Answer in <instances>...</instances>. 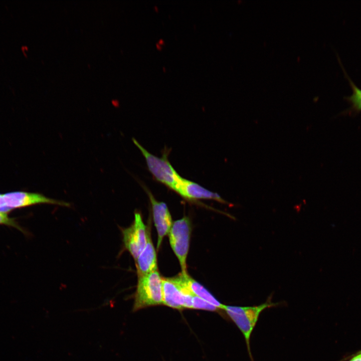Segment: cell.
I'll return each mask as SVG.
<instances>
[{"mask_svg": "<svg viewBox=\"0 0 361 361\" xmlns=\"http://www.w3.org/2000/svg\"><path fill=\"white\" fill-rule=\"evenodd\" d=\"M280 303L271 302L269 296L265 302L257 306H238L224 305L223 309L243 334L251 361H254L250 348V337L261 313L266 308L275 307Z\"/></svg>", "mask_w": 361, "mask_h": 361, "instance_id": "6da1fadb", "label": "cell"}, {"mask_svg": "<svg viewBox=\"0 0 361 361\" xmlns=\"http://www.w3.org/2000/svg\"><path fill=\"white\" fill-rule=\"evenodd\" d=\"M162 278L157 270L138 276L133 311L162 304Z\"/></svg>", "mask_w": 361, "mask_h": 361, "instance_id": "7a4b0ae2", "label": "cell"}, {"mask_svg": "<svg viewBox=\"0 0 361 361\" xmlns=\"http://www.w3.org/2000/svg\"><path fill=\"white\" fill-rule=\"evenodd\" d=\"M132 140L145 157L148 168L153 176L174 191L182 177L173 168L167 155L164 153L161 157L156 156L146 150L136 139L133 138Z\"/></svg>", "mask_w": 361, "mask_h": 361, "instance_id": "3957f363", "label": "cell"}, {"mask_svg": "<svg viewBox=\"0 0 361 361\" xmlns=\"http://www.w3.org/2000/svg\"><path fill=\"white\" fill-rule=\"evenodd\" d=\"M191 232V221L188 217H184L173 222L168 234L170 246L177 258L182 273H188L187 258Z\"/></svg>", "mask_w": 361, "mask_h": 361, "instance_id": "277c9868", "label": "cell"}, {"mask_svg": "<svg viewBox=\"0 0 361 361\" xmlns=\"http://www.w3.org/2000/svg\"><path fill=\"white\" fill-rule=\"evenodd\" d=\"M122 233L125 248L136 261L147 241V229L140 213H134L132 224L129 227L123 229Z\"/></svg>", "mask_w": 361, "mask_h": 361, "instance_id": "5b68a950", "label": "cell"}, {"mask_svg": "<svg viewBox=\"0 0 361 361\" xmlns=\"http://www.w3.org/2000/svg\"><path fill=\"white\" fill-rule=\"evenodd\" d=\"M6 206L9 210L20 209L39 204H52L63 207H70L68 202L48 198L39 193L16 191L2 194Z\"/></svg>", "mask_w": 361, "mask_h": 361, "instance_id": "8992f818", "label": "cell"}, {"mask_svg": "<svg viewBox=\"0 0 361 361\" xmlns=\"http://www.w3.org/2000/svg\"><path fill=\"white\" fill-rule=\"evenodd\" d=\"M145 190L151 203L153 221L157 233V249L158 250L164 237L168 234L173 222L166 204L156 201L147 188Z\"/></svg>", "mask_w": 361, "mask_h": 361, "instance_id": "52a82bcc", "label": "cell"}, {"mask_svg": "<svg viewBox=\"0 0 361 361\" xmlns=\"http://www.w3.org/2000/svg\"><path fill=\"white\" fill-rule=\"evenodd\" d=\"M162 304L174 309L185 308L186 298L192 294L184 289L176 277L162 278Z\"/></svg>", "mask_w": 361, "mask_h": 361, "instance_id": "ba28073f", "label": "cell"}, {"mask_svg": "<svg viewBox=\"0 0 361 361\" xmlns=\"http://www.w3.org/2000/svg\"><path fill=\"white\" fill-rule=\"evenodd\" d=\"M174 191L189 201L211 199L221 203L228 204L217 193L211 192L200 185L183 177Z\"/></svg>", "mask_w": 361, "mask_h": 361, "instance_id": "9c48e42d", "label": "cell"}, {"mask_svg": "<svg viewBox=\"0 0 361 361\" xmlns=\"http://www.w3.org/2000/svg\"><path fill=\"white\" fill-rule=\"evenodd\" d=\"M135 264L138 276L157 270L156 252L151 241L149 229H147L146 245L136 260Z\"/></svg>", "mask_w": 361, "mask_h": 361, "instance_id": "30bf717a", "label": "cell"}, {"mask_svg": "<svg viewBox=\"0 0 361 361\" xmlns=\"http://www.w3.org/2000/svg\"><path fill=\"white\" fill-rule=\"evenodd\" d=\"M180 282L194 295L198 296L218 307L223 309L224 304L220 303L205 287L192 278L188 273L181 272L176 276Z\"/></svg>", "mask_w": 361, "mask_h": 361, "instance_id": "8fae6325", "label": "cell"}, {"mask_svg": "<svg viewBox=\"0 0 361 361\" xmlns=\"http://www.w3.org/2000/svg\"><path fill=\"white\" fill-rule=\"evenodd\" d=\"M338 59L344 72V74L348 80L352 89L351 94L349 96L344 97V99L350 104V107L343 113L350 115L356 114L361 112V89L352 81L345 71L338 57Z\"/></svg>", "mask_w": 361, "mask_h": 361, "instance_id": "7c38bea8", "label": "cell"}, {"mask_svg": "<svg viewBox=\"0 0 361 361\" xmlns=\"http://www.w3.org/2000/svg\"><path fill=\"white\" fill-rule=\"evenodd\" d=\"M192 309H204L210 311H216L219 309L211 303L194 295L192 297Z\"/></svg>", "mask_w": 361, "mask_h": 361, "instance_id": "4fadbf2b", "label": "cell"}, {"mask_svg": "<svg viewBox=\"0 0 361 361\" xmlns=\"http://www.w3.org/2000/svg\"><path fill=\"white\" fill-rule=\"evenodd\" d=\"M0 225H6L15 228L21 232L25 233V231L16 221L15 218L10 217L8 214L0 213Z\"/></svg>", "mask_w": 361, "mask_h": 361, "instance_id": "5bb4252c", "label": "cell"}, {"mask_svg": "<svg viewBox=\"0 0 361 361\" xmlns=\"http://www.w3.org/2000/svg\"><path fill=\"white\" fill-rule=\"evenodd\" d=\"M349 361H361V352H358L356 354V355L352 357Z\"/></svg>", "mask_w": 361, "mask_h": 361, "instance_id": "9a60e30c", "label": "cell"}, {"mask_svg": "<svg viewBox=\"0 0 361 361\" xmlns=\"http://www.w3.org/2000/svg\"><path fill=\"white\" fill-rule=\"evenodd\" d=\"M360 352H361V351Z\"/></svg>", "mask_w": 361, "mask_h": 361, "instance_id": "2e32d148", "label": "cell"}]
</instances>
